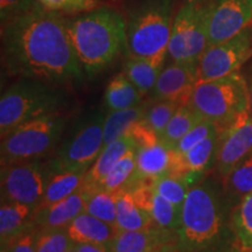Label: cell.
<instances>
[{"instance_id":"37","label":"cell","mask_w":252,"mask_h":252,"mask_svg":"<svg viewBox=\"0 0 252 252\" xmlns=\"http://www.w3.org/2000/svg\"><path fill=\"white\" fill-rule=\"evenodd\" d=\"M42 8L37 0H0V23L2 25L35 9Z\"/></svg>"},{"instance_id":"30","label":"cell","mask_w":252,"mask_h":252,"mask_svg":"<svg viewBox=\"0 0 252 252\" xmlns=\"http://www.w3.org/2000/svg\"><path fill=\"white\" fill-rule=\"evenodd\" d=\"M231 228L236 243L252 251V193L232 208Z\"/></svg>"},{"instance_id":"39","label":"cell","mask_w":252,"mask_h":252,"mask_svg":"<svg viewBox=\"0 0 252 252\" xmlns=\"http://www.w3.org/2000/svg\"><path fill=\"white\" fill-rule=\"evenodd\" d=\"M39 226L34 225L26 231L14 238L8 247L12 252H37L36 250V235Z\"/></svg>"},{"instance_id":"40","label":"cell","mask_w":252,"mask_h":252,"mask_svg":"<svg viewBox=\"0 0 252 252\" xmlns=\"http://www.w3.org/2000/svg\"><path fill=\"white\" fill-rule=\"evenodd\" d=\"M74 250L75 252H111L109 245L87 243H75Z\"/></svg>"},{"instance_id":"23","label":"cell","mask_w":252,"mask_h":252,"mask_svg":"<svg viewBox=\"0 0 252 252\" xmlns=\"http://www.w3.org/2000/svg\"><path fill=\"white\" fill-rule=\"evenodd\" d=\"M152 215L149 210L138 204L130 189L118 190L117 196V230L130 231L153 225Z\"/></svg>"},{"instance_id":"10","label":"cell","mask_w":252,"mask_h":252,"mask_svg":"<svg viewBox=\"0 0 252 252\" xmlns=\"http://www.w3.org/2000/svg\"><path fill=\"white\" fill-rule=\"evenodd\" d=\"M53 169L41 159L1 166V201L30 204L37 209Z\"/></svg>"},{"instance_id":"17","label":"cell","mask_w":252,"mask_h":252,"mask_svg":"<svg viewBox=\"0 0 252 252\" xmlns=\"http://www.w3.org/2000/svg\"><path fill=\"white\" fill-rule=\"evenodd\" d=\"M86 197V189L81 187L70 196L63 198L59 202L36 209L35 215H34V222L39 228H67L69 223L75 217L84 212Z\"/></svg>"},{"instance_id":"24","label":"cell","mask_w":252,"mask_h":252,"mask_svg":"<svg viewBox=\"0 0 252 252\" xmlns=\"http://www.w3.org/2000/svg\"><path fill=\"white\" fill-rule=\"evenodd\" d=\"M150 105L149 99L133 108L106 113L104 119V146L125 135L135 123L144 119Z\"/></svg>"},{"instance_id":"21","label":"cell","mask_w":252,"mask_h":252,"mask_svg":"<svg viewBox=\"0 0 252 252\" xmlns=\"http://www.w3.org/2000/svg\"><path fill=\"white\" fill-rule=\"evenodd\" d=\"M69 237L74 243L110 245L117 229L86 212L81 213L67 226Z\"/></svg>"},{"instance_id":"34","label":"cell","mask_w":252,"mask_h":252,"mask_svg":"<svg viewBox=\"0 0 252 252\" xmlns=\"http://www.w3.org/2000/svg\"><path fill=\"white\" fill-rule=\"evenodd\" d=\"M182 104L174 99H165L151 102V105L145 115V121L149 123L151 127L156 131V133L161 137L174 113L178 111Z\"/></svg>"},{"instance_id":"13","label":"cell","mask_w":252,"mask_h":252,"mask_svg":"<svg viewBox=\"0 0 252 252\" xmlns=\"http://www.w3.org/2000/svg\"><path fill=\"white\" fill-rule=\"evenodd\" d=\"M252 21V0H212L208 39L209 47L231 39Z\"/></svg>"},{"instance_id":"25","label":"cell","mask_w":252,"mask_h":252,"mask_svg":"<svg viewBox=\"0 0 252 252\" xmlns=\"http://www.w3.org/2000/svg\"><path fill=\"white\" fill-rule=\"evenodd\" d=\"M86 174L87 171L53 172L48 186L46 188L45 195H43L37 209L59 202V201L70 196L71 194L77 191L83 185Z\"/></svg>"},{"instance_id":"7","label":"cell","mask_w":252,"mask_h":252,"mask_svg":"<svg viewBox=\"0 0 252 252\" xmlns=\"http://www.w3.org/2000/svg\"><path fill=\"white\" fill-rule=\"evenodd\" d=\"M61 113L47 115L19 125L1 138V166L41 159L52 152L67 127Z\"/></svg>"},{"instance_id":"33","label":"cell","mask_w":252,"mask_h":252,"mask_svg":"<svg viewBox=\"0 0 252 252\" xmlns=\"http://www.w3.org/2000/svg\"><path fill=\"white\" fill-rule=\"evenodd\" d=\"M75 243L69 237L67 228H39L36 235L37 252H65L74 248Z\"/></svg>"},{"instance_id":"14","label":"cell","mask_w":252,"mask_h":252,"mask_svg":"<svg viewBox=\"0 0 252 252\" xmlns=\"http://www.w3.org/2000/svg\"><path fill=\"white\" fill-rule=\"evenodd\" d=\"M197 83L198 62L172 61L160 72L156 86L149 94L150 100L174 99L185 105L188 104Z\"/></svg>"},{"instance_id":"22","label":"cell","mask_w":252,"mask_h":252,"mask_svg":"<svg viewBox=\"0 0 252 252\" xmlns=\"http://www.w3.org/2000/svg\"><path fill=\"white\" fill-rule=\"evenodd\" d=\"M144 96L124 72L113 76L106 86L104 93V106L106 111L130 109L143 103Z\"/></svg>"},{"instance_id":"16","label":"cell","mask_w":252,"mask_h":252,"mask_svg":"<svg viewBox=\"0 0 252 252\" xmlns=\"http://www.w3.org/2000/svg\"><path fill=\"white\" fill-rule=\"evenodd\" d=\"M137 169L132 178L128 189L139 181L151 180L160 178L162 175L173 174L174 168V152L166 146L158 143L150 147H137L135 150Z\"/></svg>"},{"instance_id":"41","label":"cell","mask_w":252,"mask_h":252,"mask_svg":"<svg viewBox=\"0 0 252 252\" xmlns=\"http://www.w3.org/2000/svg\"><path fill=\"white\" fill-rule=\"evenodd\" d=\"M248 82V89H249V111L252 116V64L250 67V72H249Z\"/></svg>"},{"instance_id":"44","label":"cell","mask_w":252,"mask_h":252,"mask_svg":"<svg viewBox=\"0 0 252 252\" xmlns=\"http://www.w3.org/2000/svg\"><path fill=\"white\" fill-rule=\"evenodd\" d=\"M0 252H12V250L8 245H1L0 247Z\"/></svg>"},{"instance_id":"2","label":"cell","mask_w":252,"mask_h":252,"mask_svg":"<svg viewBox=\"0 0 252 252\" xmlns=\"http://www.w3.org/2000/svg\"><path fill=\"white\" fill-rule=\"evenodd\" d=\"M232 207L223 185L206 176L189 189L178 230L181 252H220L235 243Z\"/></svg>"},{"instance_id":"6","label":"cell","mask_w":252,"mask_h":252,"mask_svg":"<svg viewBox=\"0 0 252 252\" xmlns=\"http://www.w3.org/2000/svg\"><path fill=\"white\" fill-rule=\"evenodd\" d=\"M188 105L219 126L228 124L239 113L249 110V89L244 75L239 71L216 80L198 82Z\"/></svg>"},{"instance_id":"9","label":"cell","mask_w":252,"mask_h":252,"mask_svg":"<svg viewBox=\"0 0 252 252\" xmlns=\"http://www.w3.org/2000/svg\"><path fill=\"white\" fill-rule=\"evenodd\" d=\"M103 112H94L75 126L55 157L49 160L53 172L87 171L104 149Z\"/></svg>"},{"instance_id":"28","label":"cell","mask_w":252,"mask_h":252,"mask_svg":"<svg viewBox=\"0 0 252 252\" xmlns=\"http://www.w3.org/2000/svg\"><path fill=\"white\" fill-rule=\"evenodd\" d=\"M117 196L118 191L102 189L87 191L84 212L117 229Z\"/></svg>"},{"instance_id":"20","label":"cell","mask_w":252,"mask_h":252,"mask_svg":"<svg viewBox=\"0 0 252 252\" xmlns=\"http://www.w3.org/2000/svg\"><path fill=\"white\" fill-rule=\"evenodd\" d=\"M168 52H162L152 58H127L123 72L130 80L143 96H149L156 86L160 72L165 68Z\"/></svg>"},{"instance_id":"32","label":"cell","mask_w":252,"mask_h":252,"mask_svg":"<svg viewBox=\"0 0 252 252\" xmlns=\"http://www.w3.org/2000/svg\"><path fill=\"white\" fill-rule=\"evenodd\" d=\"M150 213L152 215L154 224L161 226L163 229L172 230L178 232L181 224L182 212L176 208L174 204L167 201L165 197L158 194L153 188L152 201H151Z\"/></svg>"},{"instance_id":"27","label":"cell","mask_w":252,"mask_h":252,"mask_svg":"<svg viewBox=\"0 0 252 252\" xmlns=\"http://www.w3.org/2000/svg\"><path fill=\"white\" fill-rule=\"evenodd\" d=\"M223 188L232 207L252 193V156L223 178Z\"/></svg>"},{"instance_id":"45","label":"cell","mask_w":252,"mask_h":252,"mask_svg":"<svg viewBox=\"0 0 252 252\" xmlns=\"http://www.w3.org/2000/svg\"><path fill=\"white\" fill-rule=\"evenodd\" d=\"M65 252H75V250H74V248H72V249H70V250H68V251H65Z\"/></svg>"},{"instance_id":"29","label":"cell","mask_w":252,"mask_h":252,"mask_svg":"<svg viewBox=\"0 0 252 252\" xmlns=\"http://www.w3.org/2000/svg\"><path fill=\"white\" fill-rule=\"evenodd\" d=\"M135 149H132L125 153L119 161L112 167L108 175L103 179L97 189L108 191H118L126 189L130 186L137 169V159H135ZM94 189V190H97Z\"/></svg>"},{"instance_id":"35","label":"cell","mask_w":252,"mask_h":252,"mask_svg":"<svg viewBox=\"0 0 252 252\" xmlns=\"http://www.w3.org/2000/svg\"><path fill=\"white\" fill-rule=\"evenodd\" d=\"M41 7L61 15H76L102 5L100 0H37Z\"/></svg>"},{"instance_id":"8","label":"cell","mask_w":252,"mask_h":252,"mask_svg":"<svg viewBox=\"0 0 252 252\" xmlns=\"http://www.w3.org/2000/svg\"><path fill=\"white\" fill-rule=\"evenodd\" d=\"M212 0H184L176 9L167 52L175 62H198L209 47Z\"/></svg>"},{"instance_id":"11","label":"cell","mask_w":252,"mask_h":252,"mask_svg":"<svg viewBox=\"0 0 252 252\" xmlns=\"http://www.w3.org/2000/svg\"><path fill=\"white\" fill-rule=\"evenodd\" d=\"M252 58V21L231 39L208 47L198 61V82L228 76Z\"/></svg>"},{"instance_id":"3","label":"cell","mask_w":252,"mask_h":252,"mask_svg":"<svg viewBox=\"0 0 252 252\" xmlns=\"http://www.w3.org/2000/svg\"><path fill=\"white\" fill-rule=\"evenodd\" d=\"M68 31L84 75L94 78L125 53L124 14L109 5L68 18Z\"/></svg>"},{"instance_id":"18","label":"cell","mask_w":252,"mask_h":252,"mask_svg":"<svg viewBox=\"0 0 252 252\" xmlns=\"http://www.w3.org/2000/svg\"><path fill=\"white\" fill-rule=\"evenodd\" d=\"M135 147H137V145H135L133 138L128 133L104 146L96 161L88 169L82 187L87 191L97 189L103 179L111 171L112 167L119 161V159L125 153H127L132 149H135Z\"/></svg>"},{"instance_id":"19","label":"cell","mask_w":252,"mask_h":252,"mask_svg":"<svg viewBox=\"0 0 252 252\" xmlns=\"http://www.w3.org/2000/svg\"><path fill=\"white\" fill-rule=\"evenodd\" d=\"M36 208L30 204L1 201L0 204V244L8 245L27 229L36 225L34 222Z\"/></svg>"},{"instance_id":"43","label":"cell","mask_w":252,"mask_h":252,"mask_svg":"<svg viewBox=\"0 0 252 252\" xmlns=\"http://www.w3.org/2000/svg\"><path fill=\"white\" fill-rule=\"evenodd\" d=\"M154 252H181L179 250L178 248V244H168V245H165V247L158 249Z\"/></svg>"},{"instance_id":"38","label":"cell","mask_w":252,"mask_h":252,"mask_svg":"<svg viewBox=\"0 0 252 252\" xmlns=\"http://www.w3.org/2000/svg\"><path fill=\"white\" fill-rule=\"evenodd\" d=\"M133 138L137 147H150L159 143V135L151 127L149 123L141 119L132 126L127 132Z\"/></svg>"},{"instance_id":"36","label":"cell","mask_w":252,"mask_h":252,"mask_svg":"<svg viewBox=\"0 0 252 252\" xmlns=\"http://www.w3.org/2000/svg\"><path fill=\"white\" fill-rule=\"evenodd\" d=\"M216 131L217 126L215 123H213L212 121H208V119H203L200 124H197L194 128H191V130L179 141L178 145L173 149V151H174L175 154H178V156H182V154L187 153L189 150L193 149L194 146H196L197 144H200L201 141H203L206 138H208L210 134H213L214 132Z\"/></svg>"},{"instance_id":"12","label":"cell","mask_w":252,"mask_h":252,"mask_svg":"<svg viewBox=\"0 0 252 252\" xmlns=\"http://www.w3.org/2000/svg\"><path fill=\"white\" fill-rule=\"evenodd\" d=\"M216 171L224 178L236 166L252 156V116L249 110L228 124L217 127Z\"/></svg>"},{"instance_id":"42","label":"cell","mask_w":252,"mask_h":252,"mask_svg":"<svg viewBox=\"0 0 252 252\" xmlns=\"http://www.w3.org/2000/svg\"><path fill=\"white\" fill-rule=\"evenodd\" d=\"M220 252H252V251L245 250V249H243L242 247H239V245L235 242V243L230 244L229 247H226L225 249H223V250L220 251Z\"/></svg>"},{"instance_id":"1","label":"cell","mask_w":252,"mask_h":252,"mask_svg":"<svg viewBox=\"0 0 252 252\" xmlns=\"http://www.w3.org/2000/svg\"><path fill=\"white\" fill-rule=\"evenodd\" d=\"M1 61L9 76L59 87L81 84L84 75L65 15L35 9L1 26Z\"/></svg>"},{"instance_id":"15","label":"cell","mask_w":252,"mask_h":252,"mask_svg":"<svg viewBox=\"0 0 252 252\" xmlns=\"http://www.w3.org/2000/svg\"><path fill=\"white\" fill-rule=\"evenodd\" d=\"M178 232L156 224L139 230L118 231L110 243L111 252H154L168 244H178Z\"/></svg>"},{"instance_id":"5","label":"cell","mask_w":252,"mask_h":252,"mask_svg":"<svg viewBox=\"0 0 252 252\" xmlns=\"http://www.w3.org/2000/svg\"><path fill=\"white\" fill-rule=\"evenodd\" d=\"M65 96L63 87L35 78H18L0 98L1 138L32 119L61 113L65 105Z\"/></svg>"},{"instance_id":"31","label":"cell","mask_w":252,"mask_h":252,"mask_svg":"<svg viewBox=\"0 0 252 252\" xmlns=\"http://www.w3.org/2000/svg\"><path fill=\"white\" fill-rule=\"evenodd\" d=\"M153 188L158 194L165 197L167 201L174 204L180 212L190 189L188 181L184 175H162L153 180Z\"/></svg>"},{"instance_id":"26","label":"cell","mask_w":252,"mask_h":252,"mask_svg":"<svg viewBox=\"0 0 252 252\" xmlns=\"http://www.w3.org/2000/svg\"><path fill=\"white\" fill-rule=\"evenodd\" d=\"M202 121L203 118L190 105H181L167 124L161 137L159 138L160 143L167 149L173 150L191 128Z\"/></svg>"},{"instance_id":"4","label":"cell","mask_w":252,"mask_h":252,"mask_svg":"<svg viewBox=\"0 0 252 252\" xmlns=\"http://www.w3.org/2000/svg\"><path fill=\"white\" fill-rule=\"evenodd\" d=\"M176 0H132L126 9V58H152L166 52Z\"/></svg>"}]
</instances>
